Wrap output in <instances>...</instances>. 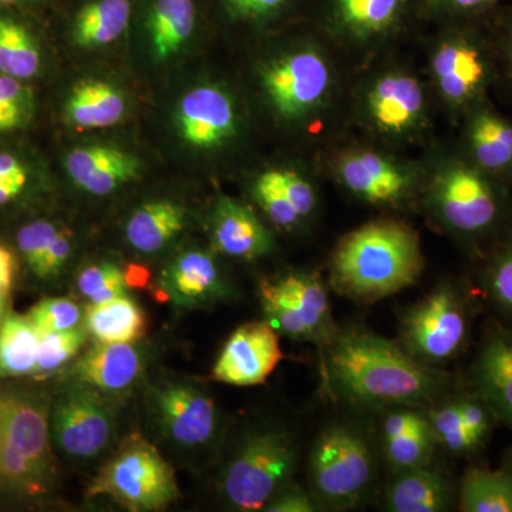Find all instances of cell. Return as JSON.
<instances>
[{"instance_id":"1","label":"cell","mask_w":512,"mask_h":512,"mask_svg":"<svg viewBox=\"0 0 512 512\" xmlns=\"http://www.w3.org/2000/svg\"><path fill=\"white\" fill-rule=\"evenodd\" d=\"M352 66L308 19L301 32L259 62L256 84L282 126L323 148L346 136Z\"/></svg>"},{"instance_id":"2","label":"cell","mask_w":512,"mask_h":512,"mask_svg":"<svg viewBox=\"0 0 512 512\" xmlns=\"http://www.w3.org/2000/svg\"><path fill=\"white\" fill-rule=\"evenodd\" d=\"M322 357L330 392L362 412L431 406L454 386L453 377L414 359L400 343L355 326L338 329Z\"/></svg>"},{"instance_id":"3","label":"cell","mask_w":512,"mask_h":512,"mask_svg":"<svg viewBox=\"0 0 512 512\" xmlns=\"http://www.w3.org/2000/svg\"><path fill=\"white\" fill-rule=\"evenodd\" d=\"M419 207L437 229L480 261L512 227V188L451 144L431 143L421 157Z\"/></svg>"},{"instance_id":"4","label":"cell","mask_w":512,"mask_h":512,"mask_svg":"<svg viewBox=\"0 0 512 512\" xmlns=\"http://www.w3.org/2000/svg\"><path fill=\"white\" fill-rule=\"evenodd\" d=\"M436 113L423 70L394 53L353 72L348 127L363 140L403 153L430 146Z\"/></svg>"},{"instance_id":"5","label":"cell","mask_w":512,"mask_h":512,"mask_svg":"<svg viewBox=\"0 0 512 512\" xmlns=\"http://www.w3.org/2000/svg\"><path fill=\"white\" fill-rule=\"evenodd\" d=\"M423 249L416 229L384 217L360 225L339 239L329 262V281L350 301L373 303L419 281Z\"/></svg>"},{"instance_id":"6","label":"cell","mask_w":512,"mask_h":512,"mask_svg":"<svg viewBox=\"0 0 512 512\" xmlns=\"http://www.w3.org/2000/svg\"><path fill=\"white\" fill-rule=\"evenodd\" d=\"M50 406L43 394L0 382V508L43 507L55 498Z\"/></svg>"},{"instance_id":"7","label":"cell","mask_w":512,"mask_h":512,"mask_svg":"<svg viewBox=\"0 0 512 512\" xmlns=\"http://www.w3.org/2000/svg\"><path fill=\"white\" fill-rule=\"evenodd\" d=\"M434 28L426 42L423 73L437 111L457 127L497 89V56L488 22L443 23Z\"/></svg>"},{"instance_id":"8","label":"cell","mask_w":512,"mask_h":512,"mask_svg":"<svg viewBox=\"0 0 512 512\" xmlns=\"http://www.w3.org/2000/svg\"><path fill=\"white\" fill-rule=\"evenodd\" d=\"M326 175L353 201L387 211L419 207L424 164L403 151L360 137L343 136L315 156Z\"/></svg>"},{"instance_id":"9","label":"cell","mask_w":512,"mask_h":512,"mask_svg":"<svg viewBox=\"0 0 512 512\" xmlns=\"http://www.w3.org/2000/svg\"><path fill=\"white\" fill-rule=\"evenodd\" d=\"M308 20L353 70L393 53L424 25L420 0H311Z\"/></svg>"},{"instance_id":"10","label":"cell","mask_w":512,"mask_h":512,"mask_svg":"<svg viewBox=\"0 0 512 512\" xmlns=\"http://www.w3.org/2000/svg\"><path fill=\"white\" fill-rule=\"evenodd\" d=\"M298 440L284 426L259 423L239 434L217 478L221 500L235 511H262L291 484L299 466Z\"/></svg>"},{"instance_id":"11","label":"cell","mask_w":512,"mask_h":512,"mask_svg":"<svg viewBox=\"0 0 512 512\" xmlns=\"http://www.w3.org/2000/svg\"><path fill=\"white\" fill-rule=\"evenodd\" d=\"M376 476L375 450L362 427L338 420L319 431L309 454V483L323 510H355L372 493Z\"/></svg>"},{"instance_id":"12","label":"cell","mask_w":512,"mask_h":512,"mask_svg":"<svg viewBox=\"0 0 512 512\" xmlns=\"http://www.w3.org/2000/svg\"><path fill=\"white\" fill-rule=\"evenodd\" d=\"M473 286L441 282L410 306L400 320V345L424 365L440 367L458 359L473 338L477 299Z\"/></svg>"},{"instance_id":"13","label":"cell","mask_w":512,"mask_h":512,"mask_svg":"<svg viewBox=\"0 0 512 512\" xmlns=\"http://www.w3.org/2000/svg\"><path fill=\"white\" fill-rule=\"evenodd\" d=\"M87 495L106 497L133 512L161 511L180 497L173 467L158 448L133 433L93 478Z\"/></svg>"},{"instance_id":"14","label":"cell","mask_w":512,"mask_h":512,"mask_svg":"<svg viewBox=\"0 0 512 512\" xmlns=\"http://www.w3.org/2000/svg\"><path fill=\"white\" fill-rule=\"evenodd\" d=\"M265 322L278 335L308 342L323 352L338 332L333 320L328 291L315 272L293 271L272 281H262L258 289Z\"/></svg>"},{"instance_id":"15","label":"cell","mask_w":512,"mask_h":512,"mask_svg":"<svg viewBox=\"0 0 512 512\" xmlns=\"http://www.w3.org/2000/svg\"><path fill=\"white\" fill-rule=\"evenodd\" d=\"M148 407L161 439L174 450L200 456L220 446L221 412L200 384L184 380L157 384L151 389Z\"/></svg>"},{"instance_id":"16","label":"cell","mask_w":512,"mask_h":512,"mask_svg":"<svg viewBox=\"0 0 512 512\" xmlns=\"http://www.w3.org/2000/svg\"><path fill=\"white\" fill-rule=\"evenodd\" d=\"M117 434L110 397L82 382L64 386L50 406V439L62 456L89 463L103 456Z\"/></svg>"},{"instance_id":"17","label":"cell","mask_w":512,"mask_h":512,"mask_svg":"<svg viewBox=\"0 0 512 512\" xmlns=\"http://www.w3.org/2000/svg\"><path fill=\"white\" fill-rule=\"evenodd\" d=\"M177 126L185 143L200 150H218L238 140L241 111L232 93L220 84L195 87L181 100Z\"/></svg>"},{"instance_id":"18","label":"cell","mask_w":512,"mask_h":512,"mask_svg":"<svg viewBox=\"0 0 512 512\" xmlns=\"http://www.w3.org/2000/svg\"><path fill=\"white\" fill-rule=\"evenodd\" d=\"M282 357L278 333L269 323H245L225 342L212 376L231 386H256L274 373Z\"/></svg>"},{"instance_id":"19","label":"cell","mask_w":512,"mask_h":512,"mask_svg":"<svg viewBox=\"0 0 512 512\" xmlns=\"http://www.w3.org/2000/svg\"><path fill=\"white\" fill-rule=\"evenodd\" d=\"M471 389L493 409L500 423L512 430V326L491 318L470 372Z\"/></svg>"},{"instance_id":"20","label":"cell","mask_w":512,"mask_h":512,"mask_svg":"<svg viewBox=\"0 0 512 512\" xmlns=\"http://www.w3.org/2000/svg\"><path fill=\"white\" fill-rule=\"evenodd\" d=\"M457 144L495 180L512 188V119L484 101L456 127Z\"/></svg>"},{"instance_id":"21","label":"cell","mask_w":512,"mask_h":512,"mask_svg":"<svg viewBox=\"0 0 512 512\" xmlns=\"http://www.w3.org/2000/svg\"><path fill=\"white\" fill-rule=\"evenodd\" d=\"M210 232L215 251L238 261H256L274 251V237L258 214L228 195L212 207Z\"/></svg>"},{"instance_id":"22","label":"cell","mask_w":512,"mask_h":512,"mask_svg":"<svg viewBox=\"0 0 512 512\" xmlns=\"http://www.w3.org/2000/svg\"><path fill=\"white\" fill-rule=\"evenodd\" d=\"M161 286L168 299L180 308L212 305L224 301L232 292L214 255L201 249L175 256L161 275Z\"/></svg>"},{"instance_id":"23","label":"cell","mask_w":512,"mask_h":512,"mask_svg":"<svg viewBox=\"0 0 512 512\" xmlns=\"http://www.w3.org/2000/svg\"><path fill=\"white\" fill-rule=\"evenodd\" d=\"M143 370L144 356L134 342L97 343L77 360L73 375L111 399L130 392Z\"/></svg>"},{"instance_id":"24","label":"cell","mask_w":512,"mask_h":512,"mask_svg":"<svg viewBox=\"0 0 512 512\" xmlns=\"http://www.w3.org/2000/svg\"><path fill=\"white\" fill-rule=\"evenodd\" d=\"M66 170L74 184L96 197H106L136 180L140 160L127 151L110 146L74 148L66 158Z\"/></svg>"},{"instance_id":"25","label":"cell","mask_w":512,"mask_h":512,"mask_svg":"<svg viewBox=\"0 0 512 512\" xmlns=\"http://www.w3.org/2000/svg\"><path fill=\"white\" fill-rule=\"evenodd\" d=\"M140 5L141 23L157 62L177 55L200 26L201 0H140Z\"/></svg>"},{"instance_id":"26","label":"cell","mask_w":512,"mask_h":512,"mask_svg":"<svg viewBox=\"0 0 512 512\" xmlns=\"http://www.w3.org/2000/svg\"><path fill=\"white\" fill-rule=\"evenodd\" d=\"M453 484L446 471L430 464L393 474L383 495L389 512H444L454 505Z\"/></svg>"},{"instance_id":"27","label":"cell","mask_w":512,"mask_h":512,"mask_svg":"<svg viewBox=\"0 0 512 512\" xmlns=\"http://www.w3.org/2000/svg\"><path fill=\"white\" fill-rule=\"evenodd\" d=\"M140 0H77L70 13L74 45L93 49L119 40L130 28Z\"/></svg>"},{"instance_id":"28","label":"cell","mask_w":512,"mask_h":512,"mask_svg":"<svg viewBox=\"0 0 512 512\" xmlns=\"http://www.w3.org/2000/svg\"><path fill=\"white\" fill-rule=\"evenodd\" d=\"M126 113V100L113 84L89 79L79 82L67 97L64 114L74 127L106 128L119 123Z\"/></svg>"},{"instance_id":"29","label":"cell","mask_w":512,"mask_h":512,"mask_svg":"<svg viewBox=\"0 0 512 512\" xmlns=\"http://www.w3.org/2000/svg\"><path fill=\"white\" fill-rule=\"evenodd\" d=\"M185 228L183 207L171 201H151L134 211L126 225L131 248L153 255L167 247Z\"/></svg>"},{"instance_id":"30","label":"cell","mask_w":512,"mask_h":512,"mask_svg":"<svg viewBox=\"0 0 512 512\" xmlns=\"http://www.w3.org/2000/svg\"><path fill=\"white\" fill-rule=\"evenodd\" d=\"M477 291L493 318L512 326V227L481 258Z\"/></svg>"},{"instance_id":"31","label":"cell","mask_w":512,"mask_h":512,"mask_svg":"<svg viewBox=\"0 0 512 512\" xmlns=\"http://www.w3.org/2000/svg\"><path fill=\"white\" fill-rule=\"evenodd\" d=\"M83 319L84 329L97 343L136 342L147 328L146 315L127 295L87 306Z\"/></svg>"},{"instance_id":"32","label":"cell","mask_w":512,"mask_h":512,"mask_svg":"<svg viewBox=\"0 0 512 512\" xmlns=\"http://www.w3.org/2000/svg\"><path fill=\"white\" fill-rule=\"evenodd\" d=\"M461 512H512V467L467 468L457 490Z\"/></svg>"},{"instance_id":"33","label":"cell","mask_w":512,"mask_h":512,"mask_svg":"<svg viewBox=\"0 0 512 512\" xmlns=\"http://www.w3.org/2000/svg\"><path fill=\"white\" fill-rule=\"evenodd\" d=\"M15 10L0 9V73L28 80L39 73L42 56L29 23Z\"/></svg>"},{"instance_id":"34","label":"cell","mask_w":512,"mask_h":512,"mask_svg":"<svg viewBox=\"0 0 512 512\" xmlns=\"http://www.w3.org/2000/svg\"><path fill=\"white\" fill-rule=\"evenodd\" d=\"M222 18L251 30L308 19L311 0H212Z\"/></svg>"},{"instance_id":"35","label":"cell","mask_w":512,"mask_h":512,"mask_svg":"<svg viewBox=\"0 0 512 512\" xmlns=\"http://www.w3.org/2000/svg\"><path fill=\"white\" fill-rule=\"evenodd\" d=\"M39 330L28 316L10 313L0 323V377L35 376Z\"/></svg>"},{"instance_id":"36","label":"cell","mask_w":512,"mask_h":512,"mask_svg":"<svg viewBox=\"0 0 512 512\" xmlns=\"http://www.w3.org/2000/svg\"><path fill=\"white\" fill-rule=\"evenodd\" d=\"M380 448L384 463L396 474L410 468L427 466L433 461L439 446L426 413V417L413 429L393 439L380 441Z\"/></svg>"},{"instance_id":"37","label":"cell","mask_w":512,"mask_h":512,"mask_svg":"<svg viewBox=\"0 0 512 512\" xmlns=\"http://www.w3.org/2000/svg\"><path fill=\"white\" fill-rule=\"evenodd\" d=\"M431 430L437 446L454 457H471L483 450L476 439L468 433L461 419L457 394L443 397L427 409Z\"/></svg>"},{"instance_id":"38","label":"cell","mask_w":512,"mask_h":512,"mask_svg":"<svg viewBox=\"0 0 512 512\" xmlns=\"http://www.w3.org/2000/svg\"><path fill=\"white\" fill-rule=\"evenodd\" d=\"M504 0H420L424 23H481L503 5Z\"/></svg>"},{"instance_id":"39","label":"cell","mask_w":512,"mask_h":512,"mask_svg":"<svg viewBox=\"0 0 512 512\" xmlns=\"http://www.w3.org/2000/svg\"><path fill=\"white\" fill-rule=\"evenodd\" d=\"M39 330V352L35 376L57 372L73 360L86 343L87 330L74 328L63 332Z\"/></svg>"},{"instance_id":"40","label":"cell","mask_w":512,"mask_h":512,"mask_svg":"<svg viewBox=\"0 0 512 512\" xmlns=\"http://www.w3.org/2000/svg\"><path fill=\"white\" fill-rule=\"evenodd\" d=\"M76 288L84 301L90 305H99L127 295L126 275L111 262H97L79 272Z\"/></svg>"},{"instance_id":"41","label":"cell","mask_w":512,"mask_h":512,"mask_svg":"<svg viewBox=\"0 0 512 512\" xmlns=\"http://www.w3.org/2000/svg\"><path fill=\"white\" fill-rule=\"evenodd\" d=\"M22 82L0 73V133L19 130L32 119V90Z\"/></svg>"},{"instance_id":"42","label":"cell","mask_w":512,"mask_h":512,"mask_svg":"<svg viewBox=\"0 0 512 512\" xmlns=\"http://www.w3.org/2000/svg\"><path fill=\"white\" fill-rule=\"evenodd\" d=\"M488 30L497 56L498 92L512 103V2L501 8L488 20Z\"/></svg>"},{"instance_id":"43","label":"cell","mask_w":512,"mask_h":512,"mask_svg":"<svg viewBox=\"0 0 512 512\" xmlns=\"http://www.w3.org/2000/svg\"><path fill=\"white\" fill-rule=\"evenodd\" d=\"M28 318L37 329L47 332H63L79 328L83 312L69 298H46L30 309Z\"/></svg>"},{"instance_id":"44","label":"cell","mask_w":512,"mask_h":512,"mask_svg":"<svg viewBox=\"0 0 512 512\" xmlns=\"http://www.w3.org/2000/svg\"><path fill=\"white\" fill-rule=\"evenodd\" d=\"M60 229L53 222L33 221L19 229L18 247L30 271L35 272Z\"/></svg>"},{"instance_id":"45","label":"cell","mask_w":512,"mask_h":512,"mask_svg":"<svg viewBox=\"0 0 512 512\" xmlns=\"http://www.w3.org/2000/svg\"><path fill=\"white\" fill-rule=\"evenodd\" d=\"M28 185V167L13 154L0 153V208L18 201Z\"/></svg>"},{"instance_id":"46","label":"cell","mask_w":512,"mask_h":512,"mask_svg":"<svg viewBox=\"0 0 512 512\" xmlns=\"http://www.w3.org/2000/svg\"><path fill=\"white\" fill-rule=\"evenodd\" d=\"M266 512H318L323 510L318 498L311 490L288 484L266 503Z\"/></svg>"},{"instance_id":"47","label":"cell","mask_w":512,"mask_h":512,"mask_svg":"<svg viewBox=\"0 0 512 512\" xmlns=\"http://www.w3.org/2000/svg\"><path fill=\"white\" fill-rule=\"evenodd\" d=\"M73 252V241L72 235L67 231L60 229L59 234L53 239L49 249H47L45 256H43L42 262L37 266V269L33 274L42 281L47 279L56 278L63 271L67 261Z\"/></svg>"},{"instance_id":"48","label":"cell","mask_w":512,"mask_h":512,"mask_svg":"<svg viewBox=\"0 0 512 512\" xmlns=\"http://www.w3.org/2000/svg\"><path fill=\"white\" fill-rule=\"evenodd\" d=\"M15 256L8 248L0 244V293L8 295L15 279Z\"/></svg>"},{"instance_id":"49","label":"cell","mask_w":512,"mask_h":512,"mask_svg":"<svg viewBox=\"0 0 512 512\" xmlns=\"http://www.w3.org/2000/svg\"><path fill=\"white\" fill-rule=\"evenodd\" d=\"M46 2L49 0H0V9H23Z\"/></svg>"},{"instance_id":"50","label":"cell","mask_w":512,"mask_h":512,"mask_svg":"<svg viewBox=\"0 0 512 512\" xmlns=\"http://www.w3.org/2000/svg\"><path fill=\"white\" fill-rule=\"evenodd\" d=\"M5 309H6V295L0 293V323H2L3 318H5Z\"/></svg>"},{"instance_id":"51","label":"cell","mask_w":512,"mask_h":512,"mask_svg":"<svg viewBox=\"0 0 512 512\" xmlns=\"http://www.w3.org/2000/svg\"><path fill=\"white\" fill-rule=\"evenodd\" d=\"M505 466L512 467V448H511V451H510V457H508V461H507V464H505Z\"/></svg>"}]
</instances>
